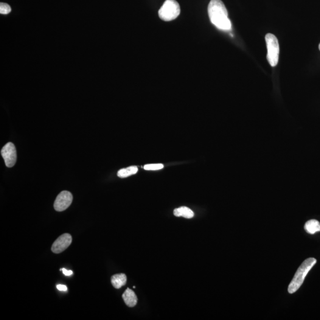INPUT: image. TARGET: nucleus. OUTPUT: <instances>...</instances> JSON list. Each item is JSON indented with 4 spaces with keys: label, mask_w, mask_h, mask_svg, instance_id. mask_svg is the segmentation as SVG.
<instances>
[{
    "label": "nucleus",
    "mask_w": 320,
    "mask_h": 320,
    "mask_svg": "<svg viewBox=\"0 0 320 320\" xmlns=\"http://www.w3.org/2000/svg\"><path fill=\"white\" fill-rule=\"evenodd\" d=\"M207 11L210 22L218 29L223 30L231 29V23L228 17V11L221 0H211Z\"/></svg>",
    "instance_id": "nucleus-1"
},
{
    "label": "nucleus",
    "mask_w": 320,
    "mask_h": 320,
    "mask_svg": "<svg viewBox=\"0 0 320 320\" xmlns=\"http://www.w3.org/2000/svg\"><path fill=\"white\" fill-rule=\"evenodd\" d=\"M317 260L314 258H309L306 259L297 269L296 274L288 286V292L290 294H294L299 290L304 281L306 276L313 267L316 265Z\"/></svg>",
    "instance_id": "nucleus-2"
},
{
    "label": "nucleus",
    "mask_w": 320,
    "mask_h": 320,
    "mask_svg": "<svg viewBox=\"0 0 320 320\" xmlns=\"http://www.w3.org/2000/svg\"><path fill=\"white\" fill-rule=\"evenodd\" d=\"M319 49H320V45H319Z\"/></svg>",
    "instance_id": "nucleus-17"
},
{
    "label": "nucleus",
    "mask_w": 320,
    "mask_h": 320,
    "mask_svg": "<svg viewBox=\"0 0 320 320\" xmlns=\"http://www.w3.org/2000/svg\"><path fill=\"white\" fill-rule=\"evenodd\" d=\"M122 297L126 305L130 307H134L137 304V299L136 293L128 288L123 293Z\"/></svg>",
    "instance_id": "nucleus-8"
},
{
    "label": "nucleus",
    "mask_w": 320,
    "mask_h": 320,
    "mask_svg": "<svg viewBox=\"0 0 320 320\" xmlns=\"http://www.w3.org/2000/svg\"><path fill=\"white\" fill-rule=\"evenodd\" d=\"M268 55L267 59L272 67H276L279 61V46L277 39L273 34L268 33L265 36Z\"/></svg>",
    "instance_id": "nucleus-4"
},
{
    "label": "nucleus",
    "mask_w": 320,
    "mask_h": 320,
    "mask_svg": "<svg viewBox=\"0 0 320 320\" xmlns=\"http://www.w3.org/2000/svg\"><path fill=\"white\" fill-rule=\"evenodd\" d=\"M164 165L162 164H147L144 167L146 170H158L162 169Z\"/></svg>",
    "instance_id": "nucleus-14"
},
{
    "label": "nucleus",
    "mask_w": 320,
    "mask_h": 320,
    "mask_svg": "<svg viewBox=\"0 0 320 320\" xmlns=\"http://www.w3.org/2000/svg\"><path fill=\"white\" fill-rule=\"evenodd\" d=\"M1 153L7 167H12L15 165L17 160L16 149L12 142L7 143L2 148Z\"/></svg>",
    "instance_id": "nucleus-5"
},
{
    "label": "nucleus",
    "mask_w": 320,
    "mask_h": 320,
    "mask_svg": "<svg viewBox=\"0 0 320 320\" xmlns=\"http://www.w3.org/2000/svg\"><path fill=\"white\" fill-rule=\"evenodd\" d=\"M72 195L69 191H63L59 194L54 202V208L57 211L62 212L71 206Z\"/></svg>",
    "instance_id": "nucleus-6"
},
{
    "label": "nucleus",
    "mask_w": 320,
    "mask_h": 320,
    "mask_svg": "<svg viewBox=\"0 0 320 320\" xmlns=\"http://www.w3.org/2000/svg\"><path fill=\"white\" fill-rule=\"evenodd\" d=\"M71 235L68 233H66L59 237L53 243L51 248L52 251L56 254L61 253L66 251L71 245Z\"/></svg>",
    "instance_id": "nucleus-7"
},
{
    "label": "nucleus",
    "mask_w": 320,
    "mask_h": 320,
    "mask_svg": "<svg viewBox=\"0 0 320 320\" xmlns=\"http://www.w3.org/2000/svg\"><path fill=\"white\" fill-rule=\"evenodd\" d=\"M304 229L309 234H314L320 231V224L316 220H311L305 223Z\"/></svg>",
    "instance_id": "nucleus-10"
},
{
    "label": "nucleus",
    "mask_w": 320,
    "mask_h": 320,
    "mask_svg": "<svg viewBox=\"0 0 320 320\" xmlns=\"http://www.w3.org/2000/svg\"><path fill=\"white\" fill-rule=\"evenodd\" d=\"M126 282H127V277L126 274H114L111 278L112 284L116 289L122 288L126 284Z\"/></svg>",
    "instance_id": "nucleus-9"
},
{
    "label": "nucleus",
    "mask_w": 320,
    "mask_h": 320,
    "mask_svg": "<svg viewBox=\"0 0 320 320\" xmlns=\"http://www.w3.org/2000/svg\"><path fill=\"white\" fill-rule=\"evenodd\" d=\"M137 172V167L131 166L128 168H122L117 172V176L120 178H128L131 175H135Z\"/></svg>",
    "instance_id": "nucleus-12"
},
{
    "label": "nucleus",
    "mask_w": 320,
    "mask_h": 320,
    "mask_svg": "<svg viewBox=\"0 0 320 320\" xmlns=\"http://www.w3.org/2000/svg\"><path fill=\"white\" fill-rule=\"evenodd\" d=\"M181 13V7L176 0H166L159 11L160 18L165 22L176 19Z\"/></svg>",
    "instance_id": "nucleus-3"
},
{
    "label": "nucleus",
    "mask_w": 320,
    "mask_h": 320,
    "mask_svg": "<svg viewBox=\"0 0 320 320\" xmlns=\"http://www.w3.org/2000/svg\"><path fill=\"white\" fill-rule=\"evenodd\" d=\"M57 288L59 291H67L68 289H67V286L64 285H58Z\"/></svg>",
    "instance_id": "nucleus-16"
},
{
    "label": "nucleus",
    "mask_w": 320,
    "mask_h": 320,
    "mask_svg": "<svg viewBox=\"0 0 320 320\" xmlns=\"http://www.w3.org/2000/svg\"><path fill=\"white\" fill-rule=\"evenodd\" d=\"M174 215L176 217H183L188 219L194 217V213L192 210L186 206H182L175 209L174 210Z\"/></svg>",
    "instance_id": "nucleus-11"
},
{
    "label": "nucleus",
    "mask_w": 320,
    "mask_h": 320,
    "mask_svg": "<svg viewBox=\"0 0 320 320\" xmlns=\"http://www.w3.org/2000/svg\"><path fill=\"white\" fill-rule=\"evenodd\" d=\"M11 11H12V8L9 5L4 3V2L0 3V13L1 15H7L11 12Z\"/></svg>",
    "instance_id": "nucleus-13"
},
{
    "label": "nucleus",
    "mask_w": 320,
    "mask_h": 320,
    "mask_svg": "<svg viewBox=\"0 0 320 320\" xmlns=\"http://www.w3.org/2000/svg\"><path fill=\"white\" fill-rule=\"evenodd\" d=\"M61 271H63V274L66 275V276H71L73 274V272L72 271L67 270L66 269H61Z\"/></svg>",
    "instance_id": "nucleus-15"
}]
</instances>
